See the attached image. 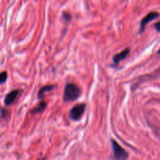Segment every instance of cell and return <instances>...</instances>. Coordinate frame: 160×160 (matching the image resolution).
<instances>
[{
  "label": "cell",
  "instance_id": "cell-9",
  "mask_svg": "<svg viewBox=\"0 0 160 160\" xmlns=\"http://www.w3.org/2000/svg\"><path fill=\"white\" fill-rule=\"evenodd\" d=\"M7 78L8 75L6 71L1 72V73H0V84H4L6 81V80H7Z\"/></svg>",
  "mask_w": 160,
  "mask_h": 160
},
{
  "label": "cell",
  "instance_id": "cell-6",
  "mask_svg": "<svg viewBox=\"0 0 160 160\" xmlns=\"http://www.w3.org/2000/svg\"><path fill=\"white\" fill-rule=\"evenodd\" d=\"M131 52V48H127L125 49H123V51H121L120 52L117 53L112 58V62H113L114 65L117 66L120 62V61H122L123 59H126L128 57V56L129 55V53Z\"/></svg>",
  "mask_w": 160,
  "mask_h": 160
},
{
  "label": "cell",
  "instance_id": "cell-8",
  "mask_svg": "<svg viewBox=\"0 0 160 160\" xmlns=\"http://www.w3.org/2000/svg\"><path fill=\"white\" fill-rule=\"evenodd\" d=\"M46 106L47 102L44 101V100H42V101H41L40 102H39V104L36 107H34V109H31L30 113L32 114V115H34V114L42 113V112H43L44 111H45V109H46Z\"/></svg>",
  "mask_w": 160,
  "mask_h": 160
},
{
  "label": "cell",
  "instance_id": "cell-7",
  "mask_svg": "<svg viewBox=\"0 0 160 160\" xmlns=\"http://www.w3.org/2000/svg\"><path fill=\"white\" fill-rule=\"evenodd\" d=\"M56 88V86L53 85V84H51V85H45L43 86L40 88V90L38 91V98L40 100H44V97H45V94L46 92H51L53 89Z\"/></svg>",
  "mask_w": 160,
  "mask_h": 160
},
{
  "label": "cell",
  "instance_id": "cell-4",
  "mask_svg": "<svg viewBox=\"0 0 160 160\" xmlns=\"http://www.w3.org/2000/svg\"><path fill=\"white\" fill-rule=\"evenodd\" d=\"M160 14L158 12H156V11H152V12H148L145 17L142 20L140 23V29H139V34H142L145 31V28L148 25V23L152 22V20H156L158 17H159Z\"/></svg>",
  "mask_w": 160,
  "mask_h": 160
},
{
  "label": "cell",
  "instance_id": "cell-5",
  "mask_svg": "<svg viewBox=\"0 0 160 160\" xmlns=\"http://www.w3.org/2000/svg\"><path fill=\"white\" fill-rule=\"evenodd\" d=\"M19 94H20V90L18 89H15L11 92H9L7 95H6L4 99V104L6 106H9L12 105L14 102L16 101L17 98L18 97Z\"/></svg>",
  "mask_w": 160,
  "mask_h": 160
},
{
  "label": "cell",
  "instance_id": "cell-11",
  "mask_svg": "<svg viewBox=\"0 0 160 160\" xmlns=\"http://www.w3.org/2000/svg\"><path fill=\"white\" fill-rule=\"evenodd\" d=\"M154 27H155V28H156V31H157L158 32L160 33V21L156 22V23L154 24Z\"/></svg>",
  "mask_w": 160,
  "mask_h": 160
},
{
  "label": "cell",
  "instance_id": "cell-12",
  "mask_svg": "<svg viewBox=\"0 0 160 160\" xmlns=\"http://www.w3.org/2000/svg\"><path fill=\"white\" fill-rule=\"evenodd\" d=\"M157 54H158V55H159V56H160V48H159V49L158 50V51H157Z\"/></svg>",
  "mask_w": 160,
  "mask_h": 160
},
{
  "label": "cell",
  "instance_id": "cell-3",
  "mask_svg": "<svg viewBox=\"0 0 160 160\" xmlns=\"http://www.w3.org/2000/svg\"><path fill=\"white\" fill-rule=\"evenodd\" d=\"M85 109L86 105L84 103L77 104L70 109V112H69V117H70V120H73V121H78L81 120L85 112Z\"/></svg>",
  "mask_w": 160,
  "mask_h": 160
},
{
  "label": "cell",
  "instance_id": "cell-10",
  "mask_svg": "<svg viewBox=\"0 0 160 160\" xmlns=\"http://www.w3.org/2000/svg\"><path fill=\"white\" fill-rule=\"evenodd\" d=\"M62 17H63V19L66 21H70L71 20V16L69 13H67V12H63L62 13Z\"/></svg>",
  "mask_w": 160,
  "mask_h": 160
},
{
  "label": "cell",
  "instance_id": "cell-1",
  "mask_svg": "<svg viewBox=\"0 0 160 160\" xmlns=\"http://www.w3.org/2000/svg\"><path fill=\"white\" fill-rule=\"evenodd\" d=\"M81 95V89L78 85L73 83H69L64 88L63 101L66 102H73L78 99Z\"/></svg>",
  "mask_w": 160,
  "mask_h": 160
},
{
  "label": "cell",
  "instance_id": "cell-2",
  "mask_svg": "<svg viewBox=\"0 0 160 160\" xmlns=\"http://www.w3.org/2000/svg\"><path fill=\"white\" fill-rule=\"evenodd\" d=\"M111 145H112V152H113V157L116 160H128L129 154L120 144L114 139H111Z\"/></svg>",
  "mask_w": 160,
  "mask_h": 160
}]
</instances>
